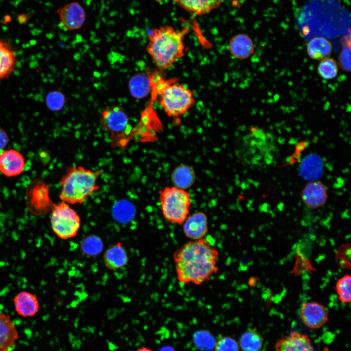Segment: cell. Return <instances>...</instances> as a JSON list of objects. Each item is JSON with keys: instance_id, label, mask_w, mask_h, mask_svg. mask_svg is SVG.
<instances>
[{"instance_id": "1", "label": "cell", "mask_w": 351, "mask_h": 351, "mask_svg": "<svg viewBox=\"0 0 351 351\" xmlns=\"http://www.w3.org/2000/svg\"><path fill=\"white\" fill-rule=\"evenodd\" d=\"M219 253L206 238L191 240L173 254L177 278L183 284L201 285L218 270Z\"/></svg>"}, {"instance_id": "2", "label": "cell", "mask_w": 351, "mask_h": 351, "mask_svg": "<svg viewBox=\"0 0 351 351\" xmlns=\"http://www.w3.org/2000/svg\"><path fill=\"white\" fill-rule=\"evenodd\" d=\"M235 152L243 164L251 168L262 169L275 163L278 149L272 133L261 127L252 126L242 136Z\"/></svg>"}, {"instance_id": "3", "label": "cell", "mask_w": 351, "mask_h": 351, "mask_svg": "<svg viewBox=\"0 0 351 351\" xmlns=\"http://www.w3.org/2000/svg\"><path fill=\"white\" fill-rule=\"evenodd\" d=\"M188 28L176 29L170 25L161 26L148 35L146 50L156 66L166 70L184 55V39Z\"/></svg>"}, {"instance_id": "4", "label": "cell", "mask_w": 351, "mask_h": 351, "mask_svg": "<svg viewBox=\"0 0 351 351\" xmlns=\"http://www.w3.org/2000/svg\"><path fill=\"white\" fill-rule=\"evenodd\" d=\"M103 170L71 166L60 179L59 198L69 204H81L100 188L98 180Z\"/></svg>"}, {"instance_id": "5", "label": "cell", "mask_w": 351, "mask_h": 351, "mask_svg": "<svg viewBox=\"0 0 351 351\" xmlns=\"http://www.w3.org/2000/svg\"><path fill=\"white\" fill-rule=\"evenodd\" d=\"M156 90L159 103L169 117H176L187 113L194 105L193 92L184 86L173 82L158 80Z\"/></svg>"}, {"instance_id": "6", "label": "cell", "mask_w": 351, "mask_h": 351, "mask_svg": "<svg viewBox=\"0 0 351 351\" xmlns=\"http://www.w3.org/2000/svg\"><path fill=\"white\" fill-rule=\"evenodd\" d=\"M160 210L168 222L182 225L189 215L192 203L190 195L175 186H166L159 191Z\"/></svg>"}, {"instance_id": "7", "label": "cell", "mask_w": 351, "mask_h": 351, "mask_svg": "<svg viewBox=\"0 0 351 351\" xmlns=\"http://www.w3.org/2000/svg\"><path fill=\"white\" fill-rule=\"evenodd\" d=\"M51 210V225L56 235L63 240L76 236L80 228V218L70 204L61 201L53 204Z\"/></svg>"}, {"instance_id": "8", "label": "cell", "mask_w": 351, "mask_h": 351, "mask_svg": "<svg viewBox=\"0 0 351 351\" xmlns=\"http://www.w3.org/2000/svg\"><path fill=\"white\" fill-rule=\"evenodd\" d=\"M100 122L105 129L111 134L113 144L120 138L123 140V137L132 130L125 111L118 105L105 109L101 113Z\"/></svg>"}, {"instance_id": "9", "label": "cell", "mask_w": 351, "mask_h": 351, "mask_svg": "<svg viewBox=\"0 0 351 351\" xmlns=\"http://www.w3.org/2000/svg\"><path fill=\"white\" fill-rule=\"evenodd\" d=\"M61 26L67 31L80 29L86 19L85 10L78 1L67 3L57 11Z\"/></svg>"}, {"instance_id": "10", "label": "cell", "mask_w": 351, "mask_h": 351, "mask_svg": "<svg viewBox=\"0 0 351 351\" xmlns=\"http://www.w3.org/2000/svg\"><path fill=\"white\" fill-rule=\"evenodd\" d=\"M303 323L311 329H319L328 320V312L326 308L317 302H308L302 304L300 311Z\"/></svg>"}, {"instance_id": "11", "label": "cell", "mask_w": 351, "mask_h": 351, "mask_svg": "<svg viewBox=\"0 0 351 351\" xmlns=\"http://www.w3.org/2000/svg\"><path fill=\"white\" fill-rule=\"evenodd\" d=\"M328 196L327 187L323 183L319 181L307 183L300 194L301 198L304 204L313 209L323 206L327 201Z\"/></svg>"}, {"instance_id": "12", "label": "cell", "mask_w": 351, "mask_h": 351, "mask_svg": "<svg viewBox=\"0 0 351 351\" xmlns=\"http://www.w3.org/2000/svg\"><path fill=\"white\" fill-rule=\"evenodd\" d=\"M32 187L27 194L30 211L35 214H44L53 205L49 196V187L44 183L35 184Z\"/></svg>"}, {"instance_id": "13", "label": "cell", "mask_w": 351, "mask_h": 351, "mask_svg": "<svg viewBox=\"0 0 351 351\" xmlns=\"http://www.w3.org/2000/svg\"><path fill=\"white\" fill-rule=\"evenodd\" d=\"M182 225L184 235L191 240L204 238L208 232L207 216L201 211L189 215Z\"/></svg>"}, {"instance_id": "14", "label": "cell", "mask_w": 351, "mask_h": 351, "mask_svg": "<svg viewBox=\"0 0 351 351\" xmlns=\"http://www.w3.org/2000/svg\"><path fill=\"white\" fill-rule=\"evenodd\" d=\"M25 159L20 152L14 149L6 150L0 154V172L12 177L20 175L24 170Z\"/></svg>"}, {"instance_id": "15", "label": "cell", "mask_w": 351, "mask_h": 351, "mask_svg": "<svg viewBox=\"0 0 351 351\" xmlns=\"http://www.w3.org/2000/svg\"><path fill=\"white\" fill-rule=\"evenodd\" d=\"M274 348L275 351H315L309 336L297 332L282 336Z\"/></svg>"}, {"instance_id": "16", "label": "cell", "mask_w": 351, "mask_h": 351, "mask_svg": "<svg viewBox=\"0 0 351 351\" xmlns=\"http://www.w3.org/2000/svg\"><path fill=\"white\" fill-rule=\"evenodd\" d=\"M19 338L10 316L0 312V351H13Z\"/></svg>"}, {"instance_id": "17", "label": "cell", "mask_w": 351, "mask_h": 351, "mask_svg": "<svg viewBox=\"0 0 351 351\" xmlns=\"http://www.w3.org/2000/svg\"><path fill=\"white\" fill-rule=\"evenodd\" d=\"M13 302L16 312L20 316L27 318L35 316L39 309V303L34 293L21 291L14 297Z\"/></svg>"}, {"instance_id": "18", "label": "cell", "mask_w": 351, "mask_h": 351, "mask_svg": "<svg viewBox=\"0 0 351 351\" xmlns=\"http://www.w3.org/2000/svg\"><path fill=\"white\" fill-rule=\"evenodd\" d=\"M231 54L235 58L244 59L249 58L254 52V44L251 38L244 34L233 37L229 43Z\"/></svg>"}, {"instance_id": "19", "label": "cell", "mask_w": 351, "mask_h": 351, "mask_svg": "<svg viewBox=\"0 0 351 351\" xmlns=\"http://www.w3.org/2000/svg\"><path fill=\"white\" fill-rule=\"evenodd\" d=\"M180 7L191 14L200 16L218 8L223 0H173Z\"/></svg>"}, {"instance_id": "20", "label": "cell", "mask_w": 351, "mask_h": 351, "mask_svg": "<svg viewBox=\"0 0 351 351\" xmlns=\"http://www.w3.org/2000/svg\"><path fill=\"white\" fill-rule=\"evenodd\" d=\"M106 267L110 270H117L125 266L128 262L126 251L121 242L110 246L103 255Z\"/></svg>"}, {"instance_id": "21", "label": "cell", "mask_w": 351, "mask_h": 351, "mask_svg": "<svg viewBox=\"0 0 351 351\" xmlns=\"http://www.w3.org/2000/svg\"><path fill=\"white\" fill-rule=\"evenodd\" d=\"M16 55L10 45L0 41V80L8 77L14 72L16 64Z\"/></svg>"}, {"instance_id": "22", "label": "cell", "mask_w": 351, "mask_h": 351, "mask_svg": "<svg viewBox=\"0 0 351 351\" xmlns=\"http://www.w3.org/2000/svg\"><path fill=\"white\" fill-rule=\"evenodd\" d=\"M171 177L173 186L186 190L194 184L196 176L194 170L190 166L180 164L173 171Z\"/></svg>"}, {"instance_id": "23", "label": "cell", "mask_w": 351, "mask_h": 351, "mask_svg": "<svg viewBox=\"0 0 351 351\" xmlns=\"http://www.w3.org/2000/svg\"><path fill=\"white\" fill-rule=\"evenodd\" d=\"M309 56L313 59L322 60L328 58L332 51V45L326 39L316 37L309 40L307 46Z\"/></svg>"}, {"instance_id": "24", "label": "cell", "mask_w": 351, "mask_h": 351, "mask_svg": "<svg viewBox=\"0 0 351 351\" xmlns=\"http://www.w3.org/2000/svg\"><path fill=\"white\" fill-rule=\"evenodd\" d=\"M149 78L142 74H138L131 78L129 82L131 94L134 98H140L146 97L151 89Z\"/></svg>"}, {"instance_id": "25", "label": "cell", "mask_w": 351, "mask_h": 351, "mask_svg": "<svg viewBox=\"0 0 351 351\" xmlns=\"http://www.w3.org/2000/svg\"><path fill=\"white\" fill-rule=\"evenodd\" d=\"M263 343V338L256 328L244 332L239 340V345L243 351H259Z\"/></svg>"}, {"instance_id": "26", "label": "cell", "mask_w": 351, "mask_h": 351, "mask_svg": "<svg viewBox=\"0 0 351 351\" xmlns=\"http://www.w3.org/2000/svg\"><path fill=\"white\" fill-rule=\"evenodd\" d=\"M103 248L101 239L96 235H91L85 237L82 241L80 249L82 253L86 255L95 256L98 255Z\"/></svg>"}, {"instance_id": "27", "label": "cell", "mask_w": 351, "mask_h": 351, "mask_svg": "<svg viewBox=\"0 0 351 351\" xmlns=\"http://www.w3.org/2000/svg\"><path fill=\"white\" fill-rule=\"evenodd\" d=\"M194 343L199 350L210 351L214 348L215 341L214 337L208 331H199L193 336Z\"/></svg>"}, {"instance_id": "28", "label": "cell", "mask_w": 351, "mask_h": 351, "mask_svg": "<svg viewBox=\"0 0 351 351\" xmlns=\"http://www.w3.org/2000/svg\"><path fill=\"white\" fill-rule=\"evenodd\" d=\"M317 71L320 76L323 78L332 79L337 75L338 65L334 59L327 58L321 60L318 64Z\"/></svg>"}, {"instance_id": "29", "label": "cell", "mask_w": 351, "mask_h": 351, "mask_svg": "<svg viewBox=\"0 0 351 351\" xmlns=\"http://www.w3.org/2000/svg\"><path fill=\"white\" fill-rule=\"evenodd\" d=\"M351 277L346 274L340 278L336 282L335 288L339 300L343 303L351 301Z\"/></svg>"}, {"instance_id": "30", "label": "cell", "mask_w": 351, "mask_h": 351, "mask_svg": "<svg viewBox=\"0 0 351 351\" xmlns=\"http://www.w3.org/2000/svg\"><path fill=\"white\" fill-rule=\"evenodd\" d=\"M215 351H239V346L233 338L225 336L215 343Z\"/></svg>"}, {"instance_id": "31", "label": "cell", "mask_w": 351, "mask_h": 351, "mask_svg": "<svg viewBox=\"0 0 351 351\" xmlns=\"http://www.w3.org/2000/svg\"><path fill=\"white\" fill-rule=\"evenodd\" d=\"M338 63L343 70L350 72L351 48L350 46L346 45L343 47L338 58Z\"/></svg>"}, {"instance_id": "32", "label": "cell", "mask_w": 351, "mask_h": 351, "mask_svg": "<svg viewBox=\"0 0 351 351\" xmlns=\"http://www.w3.org/2000/svg\"><path fill=\"white\" fill-rule=\"evenodd\" d=\"M65 100L63 95L59 92H53L51 93L47 99L48 105L51 109L58 110L62 108Z\"/></svg>"}, {"instance_id": "33", "label": "cell", "mask_w": 351, "mask_h": 351, "mask_svg": "<svg viewBox=\"0 0 351 351\" xmlns=\"http://www.w3.org/2000/svg\"><path fill=\"white\" fill-rule=\"evenodd\" d=\"M8 141V137L6 133L0 128V151L6 146Z\"/></svg>"}, {"instance_id": "34", "label": "cell", "mask_w": 351, "mask_h": 351, "mask_svg": "<svg viewBox=\"0 0 351 351\" xmlns=\"http://www.w3.org/2000/svg\"><path fill=\"white\" fill-rule=\"evenodd\" d=\"M159 351H175L174 349L170 346H164L161 347Z\"/></svg>"}, {"instance_id": "35", "label": "cell", "mask_w": 351, "mask_h": 351, "mask_svg": "<svg viewBox=\"0 0 351 351\" xmlns=\"http://www.w3.org/2000/svg\"><path fill=\"white\" fill-rule=\"evenodd\" d=\"M136 351H152L147 348H142L137 350Z\"/></svg>"}]
</instances>
